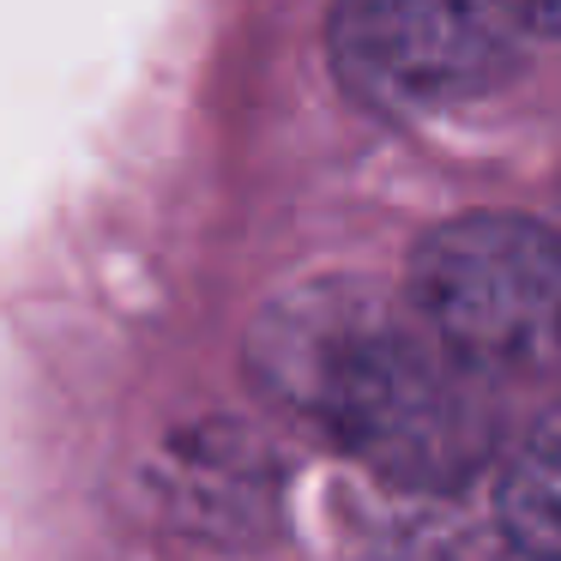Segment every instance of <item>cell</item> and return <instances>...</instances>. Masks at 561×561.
<instances>
[{
    "mask_svg": "<svg viewBox=\"0 0 561 561\" xmlns=\"http://www.w3.org/2000/svg\"><path fill=\"white\" fill-rule=\"evenodd\" d=\"M411 308L489 380L561 368V224L471 211L428 230L411 254Z\"/></svg>",
    "mask_w": 561,
    "mask_h": 561,
    "instance_id": "7a4b0ae2",
    "label": "cell"
},
{
    "mask_svg": "<svg viewBox=\"0 0 561 561\" xmlns=\"http://www.w3.org/2000/svg\"><path fill=\"white\" fill-rule=\"evenodd\" d=\"M513 13L525 19V31H543V37H561V0H513Z\"/></svg>",
    "mask_w": 561,
    "mask_h": 561,
    "instance_id": "5b68a950",
    "label": "cell"
},
{
    "mask_svg": "<svg viewBox=\"0 0 561 561\" xmlns=\"http://www.w3.org/2000/svg\"><path fill=\"white\" fill-rule=\"evenodd\" d=\"M556 224H561V218H556Z\"/></svg>",
    "mask_w": 561,
    "mask_h": 561,
    "instance_id": "8992f818",
    "label": "cell"
},
{
    "mask_svg": "<svg viewBox=\"0 0 561 561\" xmlns=\"http://www.w3.org/2000/svg\"><path fill=\"white\" fill-rule=\"evenodd\" d=\"M519 31L513 0H339L327 55L363 110L435 115L483 98L513 67Z\"/></svg>",
    "mask_w": 561,
    "mask_h": 561,
    "instance_id": "3957f363",
    "label": "cell"
},
{
    "mask_svg": "<svg viewBox=\"0 0 561 561\" xmlns=\"http://www.w3.org/2000/svg\"><path fill=\"white\" fill-rule=\"evenodd\" d=\"M254 387L399 489H465L501 453L483 368L453 356L411 302L320 278L266 302L248 339Z\"/></svg>",
    "mask_w": 561,
    "mask_h": 561,
    "instance_id": "6da1fadb",
    "label": "cell"
},
{
    "mask_svg": "<svg viewBox=\"0 0 561 561\" xmlns=\"http://www.w3.org/2000/svg\"><path fill=\"white\" fill-rule=\"evenodd\" d=\"M495 519L525 561H561V404H549L507 447L495 477Z\"/></svg>",
    "mask_w": 561,
    "mask_h": 561,
    "instance_id": "277c9868",
    "label": "cell"
}]
</instances>
